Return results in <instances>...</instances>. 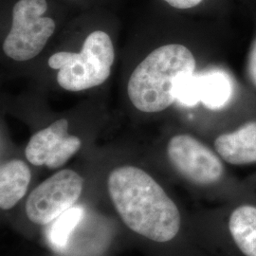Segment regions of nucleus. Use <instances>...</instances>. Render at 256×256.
<instances>
[{
  "label": "nucleus",
  "instance_id": "f257e3e1",
  "mask_svg": "<svg viewBox=\"0 0 256 256\" xmlns=\"http://www.w3.org/2000/svg\"><path fill=\"white\" fill-rule=\"evenodd\" d=\"M106 207L122 229L156 256H196L192 218L154 176L134 164L108 174Z\"/></svg>",
  "mask_w": 256,
  "mask_h": 256
},
{
  "label": "nucleus",
  "instance_id": "0eeeda50",
  "mask_svg": "<svg viewBox=\"0 0 256 256\" xmlns=\"http://www.w3.org/2000/svg\"><path fill=\"white\" fill-rule=\"evenodd\" d=\"M46 0H19L12 9V22L3 50L10 59L28 61L39 54L54 34V19L44 18Z\"/></svg>",
  "mask_w": 256,
  "mask_h": 256
},
{
  "label": "nucleus",
  "instance_id": "20e7f679",
  "mask_svg": "<svg viewBox=\"0 0 256 256\" xmlns=\"http://www.w3.org/2000/svg\"><path fill=\"white\" fill-rule=\"evenodd\" d=\"M115 50L110 36L102 30L92 32L79 54L59 52L48 59V66L58 70L57 82L68 92H82L101 86L111 74Z\"/></svg>",
  "mask_w": 256,
  "mask_h": 256
},
{
  "label": "nucleus",
  "instance_id": "423d86ee",
  "mask_svg": "<svg viewBox=\"0 0 256 256\" xmlns=\"http://www.w3.org/2000/svg\"><path fill=\"white\" fill-rule=\"evenodd\" d=\"M167 158L178 174L200 190L216 188L225 178L224 162L220 155L189 134H178L166 146Z\"/></svg>",
  "mask_w": 256,
  "mask_h": 256
},
{
  "label": "nucleus",
  "instance_id": "1a4fd4ad",
  "mask_svg": "<svg viewBox=\"0 0 256 256\" xmlns=\"http://www.w3.org/2000/svg\"><path fill=\"white\" fill-rule=\"evenodd\" d=\"M232 95V82L228 74L212 70L206 74H191L180 82L176 96L185 106H194L200 102L210 110L223 108Z\"/></svg>",
  "mask_w": 256,
  "mask_h": 256
},
{
  "label": "nucleus",
  "instance_id": "9b49d317",
  "mask_svg": "<svg viewBox=\"0 0 256 256\" xmlns=\"http://www.w3.org/2000/svg\"><path fill=\"white\" fill-rule=\"evenodd\" d=\"M214 148L226 164L246 166L256 164V120L221 134L214 140Z\"/></svg>",
  "mask_w": 256,
  "mask_h": 256
},
{
  "label": "nucleus",
  "instance_id": "6e6552de",
  "mask_svg": "<svg viewBox=\"0 0 256 256\" xmlns=\"http://www.w3.org/2000/svg\"><path fill=\"white\" fill-rule=\"evenodd\" d=\"M81 147L82 140L68 132V120H57L32 136L25 148V156L30 164L58 170Z\"/></svg>",
  "mask_w": 256,
  "mask_h": 256
},
{
  "label": "nucleus",
  "instance_id": "4468645a",
  "mask_svg": "<svg viewBox=\"0 0 256 256\" xmlns=\"http://www.w3.org/2000/svg\"><path fill=\"white\" fill-rule=\"evenodd\" d=\"M58 256V254H55V256Z\"/></svg>",
  "mask_w": 256,
  "mask_h": 256
},
{
  "label": "nucleus",
  "instance_id": "f03ea898",
  "mask_svg": "<svg viewBox=\"0 0 256 256\" xmlns=\"http://www.w3.org/2000/svg\"><path fill=\"white\" fill-rule=\"evenodd\" d=\"M192 52L180 44H168L150 52L131 74L128 94L133 106L146 113L160 112L176 100V90L184 77L194 74Z\"/></svg>",
  "mask_w": 256,
  "mask_h": 256
},
{
  "label": "nucleus",
  "instance_id": "9d476101",
  "mask_svg": "<svg viewBox=\"0 0 256 256\" xmlns=\"http://www.w3.org/2000/svg\"><path fill=\"white\" fill-rule=\"evenodd\" d=\"M32 174L27 162L20 158L5 160L0 166V210H16L30 192Z\"/></svg>",
  "mask_w": 256,
  "mask_h": 256
},
{
  "label": "nucleus",
  "instance_id": "39448f33",
  "mask_svg": "<svg viewBox=\"0 0 256 256\" xmlns=\"http://www.w3.org/2000/svg\"><path fill=\"white\" fill-rule=\"evenodd\" d=\"M86 180L74 169H61L28 194L20 214L28 227L45 232L54 223L82 203Z\"/></svg>",
  "mask_w": 256,
  "mask_h": 256
},
{
  "label": "nucleus",
  "instance_id": "f8f14e48",
  "mask_svg": "<svg viewBox=\"0 0 256 256\" xmlns=\"http://www.w3.org/2000/svg\"><path fill=\"white\" fill-rule=\"evenodd\" d=\"M247 72L250 81L256 88V38L248 56Z\"/></svg>",
  "mask_w": 256,
  "mask_h": 256
},
{
  "label": "nucleus",
  "instance_id": "ddd939ff",
  "mask_svg": "<svg viewBox=\"0 0 256 256\" xmlns=\"http://www.w3.org/2000/svg\"><path fill=\"white\" fill-rule=\"evenodd\" d=\"M164 1L174 9L190 10L200 6L204 0H164Z\"/></svg>",
  "mask_w": 256,
  "mask_h": 256
},
{
  "label": "nucleus",
  "instance_id": "7ed1b4c3",
  "mask_svg": "<svg viewBox=\"0 0 256 256\" xmlns=\"http://www.w3.org/2000/svg\"><path fill=\"white\" fill-rule=\"evenodd\" d=\"M200 246L218 256H256V200L236 196L192 218Z\"/></svg>",
  "mask_w": 256,
  "mask_h": 256
}]
</instances>
